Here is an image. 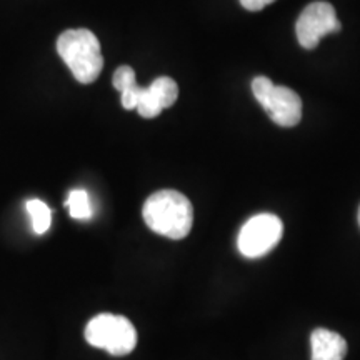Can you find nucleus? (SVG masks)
<instances>
[{"mask_svg": "<svg viewBox=\"0 0 360 360\" xmlns=\"http://www.w3.org/2000/svg\"><path fill=\"white\" fill-rule=\"evenodd\" d=\"M112 84L120 92L124 109H137L143 119H154L179 98V85L174 79L157 77L148 87H141L135 80L134 69L129 65H120L114 72Z\"/></svg>", "mask_w": 360, "mask_h": 360, "instance_id": "nucleus-1", "label": "nucleus"}, {"mask_svg": "<svg viewBox=\"0 0 360 360\" xmlns=\"http://www.w3.org/2000/svg\"><path fill=\"white\" fill-rule=\"evenodd\" d=\"M57 52L80 84L96 82L103 69L101 42L89 29H70L57 39Z\"/></svg>", "mask_w": 360, "mask_h": 360, "instance_id": "nucleus-3", "label": "nucleus"}, {"mask_svg": "<svg viewBox=\"0 0 360 360\" xmlns=\"http://www.w3.org/2000/svg\"><path fill=\"white\" fill-rule=\"evenodd\" d=\"M342 25L335 15V8L328 2H312L304 8L297 19L295 34L299 44L312 51L327 34L340 32Z\"/></svg>", "mask_w": 360, "mask_h": 360, "instance_id": "nucleus-7", "label": "nucleus"}, {"mask_svg": "<svg viewBox=\"0 0 360 360\" xmlns=\"http://www.w3.org/2000/svg\"><path fill=\"white\" fill-rule=\"evenodd\" d=\"M85 340L92 347L122 357L137 345V330L124 315L98 314L85 327Z\"/></svg>", "mask_w": 360, "mask_h": 360, "instance_id": "nucleus-4", "label": "nucleus"}, {"mask_svg": "<svg viewBox=\"0 0 360 360\" xmlns=\"http://www.w3.org/2000/svg\"><path fill=\"white\" fill-rule=\"evenodd\" d=\"M147 227L159 236L180 240L192 231L193 207L184 193L159 191L152 193L142 209Z\"/></svg>", "mask_w": 360, "mask_h": 360, "instance_id": "nucleus-2", "label": "nucleus"}, {"mask_svg": "<svg viewBox=\"0 0 360 360\" xmlns=\"http://www.w3.org/2000/svg\"><path fill=\"white\" fill-rule=\"evenodd\" d=\"M312 360H344L347 355V342L337 332L315 328L310 335Z\"/></svg>", "mask_w": 360, "mask_h": 360, "instance_id": "nucleus-8", "label": "nucleus"}, {"mask_svg": "<svg viewBox=\"0 0 360 360\" xmlns=\"http://www.w3.org/2000/svg\"><path fill=\"white\" fill-rule=\"evenodd\" d=\"M283 233L282 220L274 214H259L247 220L240 229L237 245L240 254L249 259H259L276 249Z\"/></svg>", "mask_w": 360, "mask_h": 360, "instance_id": "nucleus-6", "label": "nucleus"}, {"mask_svg": "<svg viewBox=\"0 0 360 360\" xmlns=\"http://www.w3.org/2000/svg\"><path fill=\"white\" fill-rule=\"evenodd\" d=\"M252 92L270 119L281 127H295L302 119V98L292 89L276 85L267 77H255Z\"/></svg>", "mask_w": 360, "mask_h": 360, "instance_id": "nucleus-5", "label": "nucleus"}, {"mask_svg": "<svg viewBox=\"0 0 360 360\" xmlns=\"http://www.w3.org/2000/svg\"><path fill=\"white\" fill-rule=\"evenodd\" d=\"M274 2H276V0H240L242 7L247 8V11H250V12L262 11L264 7H267Z\"/></svg>", "mask_w": 360, "mask_h": 360, "instance_id": "nucleus-11", "label": "nucleus"}, {"mask_svg": "<svg viewBox=\"0 0 360 360\" xmlns=\"http://www.w3.org/2000/svg\"><path fill=\"white\" fill-rule=\"evenodd\" d=\"M65 207L69 209L70 217L75 220H89L94 215L90 197L84 188H74V191H70L69 195H67Z\"/></svg>", "mask_w": 360, "mask_h": 360, "instance_id": "nucleus-10", "label": "nucleus"}, {"mask_svg": "<svg viewBox=\"0 0 360 360\" xmlns=\"http://www.w3.org/2000/svg\"><path fill=\"white\" fill-rule=\"evenodd\" d=\"M357 217H359V225H360V207H359V215H357Z\"/></svg>", "mask_w": 360, "mask_h": 360, "instance_id": "nucleus-12", "label": "nucleus"}, {"mask_svg": "<svg viewBox=\"0 0 360 360\" xmlns=\"http://www.w3.org/2000/svg\"><path fill=\"white\" fill-rule=\"evenodd\" d=\"M27 212L32 219V229L37 236H44L51 229L52 224V210L45 202L40 199H30L25 204Z\"/></svg>", "mask_w": 360, "mask_h": 360, "instance_id": "nucleus-9", "label": "nucleus"}]
</instances>
